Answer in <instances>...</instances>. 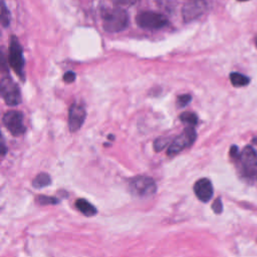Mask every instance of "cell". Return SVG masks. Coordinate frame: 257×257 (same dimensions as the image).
I'll return each instance as SVG.
<instances>
[{
    "label": "cell",
    "mask_w": 257,
    "mask_h": 257,
    "mask_svg": "<svg viewBox=\"0 0 257 257\" xmlns=\"http://www.w3.org/2000/svg\"><path fill=\"white\" fill-rule=\"evenodd\" d=\"M103 29L107 32H118L128 24V16L121 8H104L101 10Z\"/></svg>",
    "instance_id": "6da1fadb"
},
{
    "label": "cell",
    "mask_w": 257,
    "mask_h": 257,
    "mask_svg": "<svg viewBox=\"0 0 257 257\" xmlns=\"http://www.w3.org/2000/svg\"><path fill=\"white\" fill-rule=\"evenodd\" d=\"M128 189L136 197L149 198L156 193L157 186L152 178L147 176H139L130 180Z\"/></svg>",
    "instance_id": "7a4b0ae2"
},
{
    "label": "cell",
    "mask_w": 257,
    "mask_h": 257,
    "mask_svg": "<svg viewBox=\"0 0 257 257\" xmlns=\"http://www.w3.org/2000/svg\"><path fill=\"white\" fill-rule=\"evenodd\" d=\"M196 131L193 126H188L184 130V132L178 136L168 147L167 154L169 157H174L175 155L182 152L184 149L191 147L196 140Z\"/></svg>",
    "instance_id": "3957f363"
},
{
    "label": "cell",
    "mask_w": 257,
    "mask_h": 257,
    "mask_svg": "<svg viewBox=\"0 0 257 257\" xmlns=\"http://www.w3.org/2000/svg\"><path fill=\"white\" fill-rule=\"evenodd\" d=\"M239 162L244 177L254 178L257 176V153L251 146L243 149L239 156Z\"/></svg>",
    "instance_id": "277c9868"
},
{
    "label": "cell",
    "mask_w": 257,
    "mask_h": 257,
    "mask_svg": "<svg viewBox=\"0 0 257 257\" xmlns=\"http://www.w3.org/2000/svg\"><path fill=\"white\" fill-rule=\"evenodd\" d=\"M136 21L139 26L146 29H160L168 24L167 17L158 12L143 11L136 17Z\"/></svg>",
    "instance_id": "5b68a950"
},
{
    "label": "cell",
    "mask_w": 257,
    "mask_h": 257,
    "mask_svg": "<svg viewBox=\"0 0 257 257\" xmlns=\"http://www.w3.org/2000/svg\"><path fill=\"white\" fill-rule=\"evenodd\" d=\"M1 95L8 105L15 106L21 101V93L18 85L9 77V75L2 76L0 82Z\"/></svg>",
    "instance_id": "8992f818"
},
{
    "label": "cell",
    "mask_w": 257,
    "mask_h": 257,
    "mask_svg": "<svg viewBox=\"0 0 257 257\" xmlns=\"http://www.w3.org/2000/svg\"><path fill=\"white\" fill-rule=\"evenodd\" d=\"M9 64L13 70L24 80V58L22 47L15 36L11 37L9 46Z\"/></svg>",
    "instance_id": "52a82bcc"
},
{
    "label": "cell",
    "mask_w": 257,
    "mask_h": 257,
    "mask_svg": "<svg viewBox=\"0 0 257 257\" xmlns=\"http://www.w3.org/2000/svg\"><path fill=\"white\" fill-rule=\"evenodd\" d=\"M3 123L14 137H19L26 131L23 123V114L17 110L7 111L3 116Z\"/></svg>",
    "instance_id": "ba28073f"
},
{
    "label": "cell",
    "mask_w": 257,
    "mask_h": 257,
    "mask_svg": "<svg viewBox=\"0 0 257 257\" xmlns=\"http://www.w3.org/2000/svg\"><path fill=\"white\" fill-rule=\"evenodd\" d=\"M207 10V2L205 0H190L182 9L184 21L190 22L202 16Z\"/></svg>",
    "instance_id": "9c48e42d"
},
{
    "label": "cell",
    "mask_w": 257,
    "mask_h": 257,
    "mask_svg": "<svg viewBox=\"0 0 257 257\" xmlns=\"http://www.w3.org/2000/svg\"><path fill=\"white\" fill-rule=\"evenodd\" d=\"M86 116V111L85 108L82 104L74 102L71 104L69 108V113H68V126L69 131L71 133H75L78 131Z\"/></svg>",
    "instance_id": "30bf717a"
},
{
    "label": "cell",
    "mask_w": 257,
    "mask_h": 257,
    "mask_svg": "<svg viewBox=\"0 0 257 257\" xmlns=\"http://www.w3.org/2000/svg\"><path fill=\"white\" fill-rule=\"evenodd\" d=\"M194 192L200 201L204 203L210 201L213 197V186L211 181L207 178L198 180L194 185Z\"/></svg>",
    "instance_id": "8fae6325"
},
{
    "label": "cell",
    "mask_w": 257,
    "mask_h": 257,
    "mask_svg": "<svg viewBox=\"0 0 257 257\" xmlns=\"http://www.w3.org/2000/svg\"><path fill=\"white\" fill-rule=\"evenodd\" d=\"M75 207L78 209L79 212L87 217L94 216L97 213L95 207L85 199H77L75 202Z\"/></svg>",
    "instance_id": "7c38bea8"
},
{
    "label": "cell",
    "mask_w": 257,
    "mask_h": 257,
    "mask_svg": "<svg viewBox=\"0 0 257 257\" xmlns=\"http://www.w3.org/2000/svg\"><path fill=\"white\" fill-rule=\"evenodd\" d=\"M51 184V179L50 176L46 173H40L38 174L34 180L32 181V186L36 189H41L44 187H47Z\"/></svg>",
    "instance_id": "4fadbf2b"
},
{
    "label": "cell",
    "mask_w": 257,
    "mask_h": 257,
    "mask_svg": "<svg viewBox=\"0 0 257 257\" xmlns=\"http://www.w3.org/2000/svg\"><path fill=\"white\" fill-rule=\"evenodd\" d=\"M230 81L233 84V86L241 87V86L247 85L249 83L250 79L246 75L241 74L239 72H232L230 74Z\"/></svg>",
    "instance_id": "5bb4252c"
},
{
    "label": "cell",
    "mask_w": 257,
    "mask_h": 257,
    "mask_svg": "<svg viewBox=\"0 0 257 257\" xmlns=\"http://www.w3.org/2000/svg\"><path fill=\"white\" fill-rule=\"evenodd\" d=\"M180 120L183 121L184 123L189 124L190 126H193L197 124L198 122V116L196 113L191 112V111H185L180 114Z\"/></svg>",
    "instance_id": "9a60e30c"
},
{
    "label": "cell",
    "mask_w": 257,
    "mask_h": 257,
    "mask_svg": "<svg viewBox=\"0 0 257 257\" xmlns=\"http://www.w3.org/2000/svg\"><path fill=\"white\" fill-rule=\"evenodd\" d=\"M10 20H11V16H10V12L8 10V8L5 5V2L2 1L1 4V23L2 26L7 27L10 24Z\"/></svg>",
    "instance_id": "2e32d148"
},
{
    "label": "cell",
    "mask_w": 257,
    "mask_h": 257,
    "mask_svg": "<svg viewBox=\"0 0 257 257\" xmlns=\"http://www.w3.org/2000/svg\"><path fill=\"white\" fill-rule=\"evenodd\" d=\"M170 143V139L169 138H159L155 141L154 143V148L157 152L162 151L163 149H165Z\"/></svg>",
    "instance_id": "e0dca14e"
},
{
    "label": "cell",
    "mask_w": 257,
    "mask_h": 257,
    "mask_svg": "<svg viewBox=\"0 0 257 257\" xmlns=\"http://www.w3.org/2000/svg\"><path fill=\"white\" fill-rule=\"evenodd\" d=\"M36 200L41 205H51V204H56L58 202L57 199L53 197H47V196H39L36 198Z\"/></svg>",
    "instance_id": "ac0fdd59"
},
{
    "label": "cell",
    "mask_w": 257,
    "mask_h": 257,
    "mask_svg": "<svg viewBox=\"0 0 257 257\" xmlns=\"http://www.w3.org/2000/svg\"><path fill=\"white\" fill-rule=\"evenodd\" d=\"M191 95L190 94H182V95H179L178 96V105L179 106H185L187 105L190 101H191Z\"/></svg>",
    "instance_id": "d6986e66"
},
{
    "label": "cell",
    "mask_w": 257,
    "mask_h": 257,
    "mask_svg": "<svg viewBox=\"0 0 257 257\" xmlns=\"http://www.w3.org/2000/svg\"><path fill=\"white\" fill-rule=\"evenodd\" d=\"M212 209L213 211L216 213V214H220L222 213L223 211V204H222V201L220 198H217L214 203L212 204Z\"/></svg>",
    "instance_id": "ffe728a7"
},
{
    "label": "cell",
    "mask_w": 257,
    "mask_h": 257,
    "mask_svg": "<svg viewBox=\"0 0 257 257\" xmlns=\"http://www.w3.org/2000/svg\"><path fill=\"white\" fill-rule=\"evenodd\" d=\"M110 1L116 5H134L137 2H139V0H110Z\"/></svg>",
    "instance_id": "44dd1931"
},
{
    "label": "cell",
    "mask_w": 257,
    "mask_h": 257,
    "mask_svg": "<svg viewBox=\"0 0 257 257\" xmlns=\"http://www.w3.org/2000/svg\"><path fill=\"white\" fill-rule=\"evenodd\" d=\"M74 79H75V73L72 71H67L63 74V80L67 83L74 81Z\"/></svg>",
    "instance_id": "7402d4cb"
},
{
    "label": "cell",
    "mask_w": 257,
    "mask_h": 257,
    "mask_svg": "<svg viewBox=\"0 0 257 257\" xmlns=\"http://www.w3.org/2000/svg\"><path fill=\"white\" fill-rule=\"evenodd\" d=\"M230 156L232 157V158H234V159H239V156H240V154H239V152H238V148L236 147V146H232L231 147V149H230Z\"/></svg>",
    "instance_id": "603a6c76"
},
{
    "label": "cell",
    "mask_w": 257,
    "mask_h": 257,
    "mask_svg": "<svg viewBox=\"0 0 257 257\" xmlns=\"http://www.w3.org/2000/svg\"><path fill=\"white\" fill-rule=\"evenodd\" d=\"M6 153V149H5V146H4V141L2 140V156H4Z\"/></svg>",
    "instance_id": "cb8c5ba5"
},
{
    "label": "cell",
    "mask_w": 257,
    "mask_h": 257,
    "mask_svg": "<svg viewBox=\"0 0 257 257\" xmlns=\"http://www.w3.org/2000/svg\"><path fill=\"white\" fill-rule=\"evenodd\" d=\"M255 44H256V46H257V38L255 39Z\"/></svg>",
    "instance_id": "d4e9b609"
},
{
    "label": "cell",
    "mask_w": 257,
    "mask_h": 257,
    "mask_svg": "<svg viewBox=\"0 0 257 257\" xmlns=\"http://www.w3.org/2000/svg\"><path fill=\"white\" fill-rule=\"evenodd\" d=\"M238 1H248V0H238Z\"/></svg>",
    "instance_id": "484cf974"
}]
</instances>
